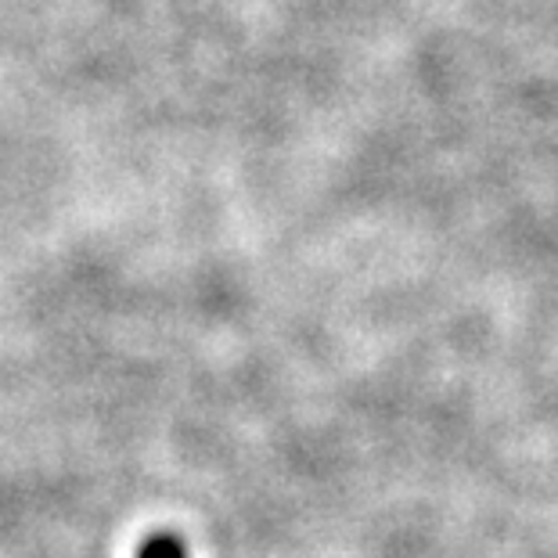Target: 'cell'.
Masks as SVG:
<instances>
[{"label":"cell","instance_id":"obj_1","mask_svg":"<svg viewBox=\"0 0 558 558\" xmlns=\"http://www.w3.org/2000/svg\"><path fill=\"white\" fill-rule=\"evenodd\" d=\"M134 558H187V548L177 533H151V537L137 548Z\"/></svg>","mask_w":558,"mask_h":558}]
</instances>
